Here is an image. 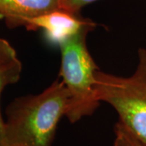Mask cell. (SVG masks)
<instances>
[{
	"instance_id": "6",
	"label": "cell",
	"mask_w": 146,
	"mask_h": 146,
	"mask_svg": "<svg viewBox=\"0 0 146 146\" xmlns=\"http://www.w3.org/2000/svg\"><path fill=\"white\" fill-rule=\"evenodd\" d=\"M22 63L16 57L0 65V101L1 95L5 87L16 83L21 78ZM0 146H7L6 140L5 120L3 119L0 107Z\"/></svg>"
},
{
	"instance_id": "4",
	"label": "cell",
	"mask_w": 146,
	"mask_h": 146,
	"mask_svg": "<svg viewBox=\"0 0 146 146\" xmlns=\"http://www.w3.org/2000/svg\"><path fill=\"white\" fill-rule=\"evenodd\" d=\"M96 26V23L82 17L80 13L59 8L29 20L25 28L42 29L49 42L60 46L84 29L94 30Z\"/></svg>"
},
{
	"instance_id": "5",
	"label": "cell",
	"mask_w": 146,
	"mask_h": 146,
	"mask_svg": "<svg viewBox=\"0 0 146 146\" xmlns=\"http://www.w3.org/2000/svg\"><path fill=\"white\" fill-rule=\"evenodd\" d=\"M61 8V0H0V16L9 28L25 27L27 21Z\"/></svg>"
},
{
	"instance_id": "8",
	"label": "cell",
	"mask_w": 146,
	"mask_h": 146,
	"mask_svg": "<svg viewBox=\"0 0 146 146\" xmlns=\"http://www.w3.org/2000/svg\"><path fill=\"white\" fill-rule=\"evenodd\" d=\"M17 57L16 50L9 42L0 38V65Z\"/></svg>"
},
{
	"instance_id": "7",
	"label": "cell",
	"mask_w": 146,
	"mask_h": 146,
	"mask_svg": "<svg viewBox=\"0 0 146 146\" xmlns=\"http://www.w3.org/2000/svg\"><path fill=\"white\" fill-rule=\"evenodd\" d=\"M112 146H146L132 135L119 121L115 126V141Z\"/></svg>"
},
{
	"instance_id": "9",
	"label": "cell",
	"mask_w": 146,
	"mask_h": 146,
	"mask_svg": "<svg viewBox=\"0 0 146 146\" xmlns=\"http://www.w3.org/2000/svg\"><path fill=\"white\" fill-rule=\"evenodd\" d=\"M98 0H61V8L73 13H80L84 7Z\"/></svg>"
},
{
	"instance_id": "3",
	"label": "cell",
	"mask_w": 146,
	"mask_h": 146,
	"mask_svg": "<svg viewBox=\"0 0 146 146\" xmlns=\"http://www.w3.org/2000/svg\"><path fill=\"white\" fill-rule=\"evenodd\" d=\"M95 87L101 102L110 105L119 121L146 145V49L138 50L134 73L122 77L97 71Z\"/></svg>"
},
{
	"instance_id": "1",
	"label": "cell",
	"mask_w": 146,
	"mask_h": 146,
	"mask_svg": "<svg viewBox=\"0 0 146 146\" xmlns=\"http://www.w3.org/2000/svg\"><path fill=\"white\" fill-rule=\"evenodd\" d=\"M68 104V89L58 79L41 94L13 100L6 109L7 146H52Z\"/></svg>"
},
{
	"instance_id": "2",
	"label": "cell",
	"mask_w": 146,
	"mask_h": 146,
	"mask_svg": "<svg viewBox=\"0 0 146 146\" xmlns=\"http://www.w3.org/2000/svg\"><path fill=\"white\" fill-rule=\"evenodd\" d=\"M91 31L84 29L59 46V76L69 94L66 116L72 123L93 115L101 102L95 87V74L99 68L89 53L86 42Z\"/></svg>"
}]
</instances>
